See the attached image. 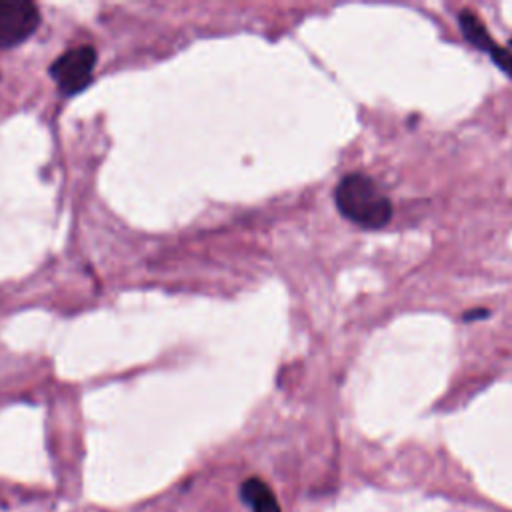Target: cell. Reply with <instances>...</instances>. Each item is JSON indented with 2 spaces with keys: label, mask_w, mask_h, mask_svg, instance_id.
Wrapping results in <instances>:
<instances>
[{
  "label": "cell",
  "mask_w": 512,
  "mask_h": 512,
  "mask_svg": "<svg viewBox=\"0 0 512 512\" xmlns=\"http://www.w3.org/2000/svg\"><path fill=\"white\" fill-rule=\"evenodd\" d=\"M458 24H460V30H462L464 38H466L470 44H474L478 50H482V52H486V54L492 52V48L496 46V42L492 40V36L488 34L486 26L482 24V20H480L474 12L462 10V12L458 14Z\"/></svg>",
  "instance_id": "obj_5"
},
{
  "label": "cell",
  "mask_w": 512,
  "mask_h": 512,
  "mask_svg": "<svg viewBox=\"0 0 512 512\" xmlns=\"http://www.w3.org/2000/svg\"><path fill=\"white\" fill-rule=\"evenodd\" d=\"M490 56H492L494 64H496L502 72H506V74L512 78V52H510L508 48H502V46L496 44V46L492 48Z\"/></svg>",
  "instance_id": "obj_6"
},
{
  "label": "cell",
  "mask_w": 512,
  "mask_h": 512,
  "mask_svg": "<svg viewBox=\"0 0 512 512\" xmlns=\"http://www.w3.org/2000/svg\"><path fill=\"white\" fill-rule=\"evenodd\" d=\"M40 26V10L30 0H0V50L14 48Z\"/></svg>",
  "instance_id": "obj_3"
},
{
  "label": "cell",
  "mask_w": 512,
  "mask_h": 512,
  "mask_svg": "<svg viewBox=\"0 0 512 512\" xmlns=\"http://www.w3.org/2000/svg\"><path fill=\"white\" fill-rule=\"evenodd\" d=\"M94 64L96 50L92 46H76L52 62L50 76L62 96H74L90 84Z\"/></svg>",
  "instance_id": "obj_2"
},
{
  "label": "cell",
  "mask_w": 512,
  "mask_h": 512,
  "mask_svg": "<svg viewBox=\"0 0 512 512\" xmlns=\"http://www.w3.org/2000/svg\"><path fill=\"white\" fill-rule=\"evenodd\" d=\"M338 212L360 228L376 230L392 218V202L366 174H346L334 190Z\"/></svg>",
  "instance_id": "obj_1"
},
{
  "label": "cell",
  "mask_w": 512,
  "mask_h": 512,
  "mask_svg": "<svg viewBox=\"0 0 512 512\" xmlns=\"http://www.w3.org/2000/svg\"><path fill=\"white\" fill-rule=\"evenodd\" d=\"M240 498L252 512H282L272 488L260 478H248L240 484Z\"/></svg>",
  "instance_id": "obj_4"
}]
</instances>
